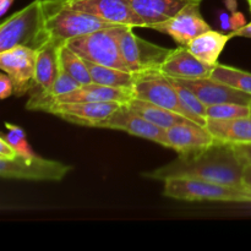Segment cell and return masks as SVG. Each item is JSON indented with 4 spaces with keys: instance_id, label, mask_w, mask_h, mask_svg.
Masks as SVG:
<instances>
[{
    "instance_id": "e0dca14e",
    "label": "cell",
    "mask_w": 251,
    "mask_h": 251,
    "mask_svg": "<svg viewBox=\"0 0 251 251\" xmlns=\"http://www.w3.org/2000/svg\"><path fill=\"white\" fill-rule=\"evenodd\" d=\"M215 66L207 65L199 60L188 47L179 46L172 49L159 70L169 77L176 78H203L210 77Z\"/></svg>"
},
{
    "instance_id": "4316f807",
    "label": "cell",
    "mask_w": 251,
    "mask_h": 251,
    "mask_svg": "<svg viewBox=\"0 0 251 251\" xmlns=\"http://www.w3.org/2000/svg\"><path fill=\"white\" fill-rule=\"evenodd\" d=\"M207 119H235V118L250 117V107L238 103H220L207 105L206 108Z\"/></svg>"
},
{
    "instance_id": "d4e9b609",
    "label": "cell",
    "mask_w": 251,
    "mask_h": 251,
    "mask_svg": "<svg viewBox=\"0 0 251 251\" xmlns=\"http://www.w3.org/2000/svg\"><path fill=\"white\" fill-rule=\"evenodd\" d=\"M210 77L251 95V73L218 63Z\"/></svg>"
},
{
    "instance_id": "ac0fdd59",
    "label": "cell",
    "mask_w": 251,
    "mask_h": 251,
    "mask_svg": "<svg viewBox=\"0 0 251 251\" xmlns=\"http://www.w3.org/2000/svg\"><path fill=\"white\" fill-rule=\"evenodd\" d=\"M144 27L152 28L176 16L188 4L198 0H127Z\"/></svg>"
},
{
    "instance_id": "d6986e66",
    "label": "cell",
    "mask_w": 251,
    "mask_h": 251,
    "mask_svg": "<svg viewBox=\"0 0 251 251\" xmlns=\"http://www.w3.org/2000/svg\"><path fill=\"white\" fill-rule=\"evenodd\" d=\"M206 127L216 140L230 145L251 144V117L207 119Z\"/></svg>"
},
{
    "instance_id": "d6a6232c",
    "label": "cell",
    "mask_w": 251,
    "mask_h": 251,
    "mask_svg": "<svg viewBox=\"0 0 251 251\" xmlns=\"http://www.w3.org/2000/svg\"><path fill=\"white\" fill-rule=\"evenodd\" d=\"M230 37H245V38H251V22L245 25L242 28L237 29V31L230 32Z\"/></svg>"
},
{
    "instance_id": "603a6c76",
    "label": "cell",
    "mask_w": 251,
    "mask_h": 251,
    "mask_svg": "<svg viewBox=\"0 0 251 251\" xmlns=\"http://www.w3.org/2000/svg\"><path fill=\"white\" fill-rule=\"evenodd\" d=\"M85 61L95 83L108 86V87L125 88V90H132L134 87L135 73L120 70V69L112 68V66L100 65V64L88 60Z\"/></svg>"
},
{
    "instance_id": "44dd1931",
    "label": "cell",
    "mask_w": 251,
    "mask_h": 251,
    "mask_svg": "<svg viewBox=\"0 0 251 251\" xmlns=\"http://www.w3.org/2000/svg\"><path fill=\"white\" fill-rule=\"evenodd\" d=\"M230 38L232 37L229 33L225 34L213 29H208L195 37L186 47L199 60L207 65L216 66L218 64L221 53Z\"/></svg>"
},
{
    "instance_id": "8fae6325",
    "label": "cell",
    "mask_w": 251,
    "mask_h": 251,
    "mask_svg": "<svg viewBox=\"0 0 251 251\" xmlns=\"http://www.w3.org/2000/svg\"><path fill=\"white\" fill-rule=\"evenodd\" d=\"M200 4L201 0L190 2L176 16L162 24L154 25L152 29L168 34L179 46L186 47L199 34L212 29L201 15Z\"/></svg>"
},
{
    "instance_id": "7a4b0ae2",
    "label": "cell",
    "mask_w": 251,
    "mask_h": 251,
    "mask_svg": "<svg viewBox=\"0 0 251 251\" xmlns=\"http://www.w3.org/2000/svg\"><path fill=\"white\" fill-rule=\"evenodd\" d=\"M46 29L49 37L59 43L98 29L117 26L88 12L75 9L68 0H42Z\"/></svg>"
},
{
    "instance_id": "30bf717a",
    "label": "cell",
    "mask_w": 251,
    "mask_h": 251,
    "mask_svg": "<svg viewBox=\"0 0 251 251\" xmlns=\"http://www.w3.org/2000/svg\"><path fill=\"white\" fill-rule=\"evenodd\" d=\"M123 103L115 102H77L54 103L44 112L56 115L71 124L98 127L102 122L110 117Z\"/></svg>"
},
{
    "instance_id": "4dcf8cb0",
    "label": "cell",
    "mask_w": 251,
    "mask_h": 251,
    "mask_svg": "<svg viewBox=\"0 0 251 251\" xmlns=\"http://www.w3.org/2000/svg\"><path fill=\"white\" fill-rule=\"evenodd\" d=\"M230 22H232V32L237 31V29L242 28L247 25L245 16L239 11H234L230 14Z\"/></svg>"
},
{
    "instance_id": "277c9868",
    "label": "cell",
    "mask_w": 251,
    "mask_h": 251,
    "mask_svg": "<svg viewBox=\"0 0 251 251\" xmlns=\"http://www.w3.org/2000/svg\"><path fill=\"white\" fill-rule=\"evenodd\" d=\"M163 195L188 202H251V189L248 186H230L194 178L166 179Z\"/></svg>"
},
{
    "instance_id": "cb8c5ba5",
    "label": "cell",
    "mask_w": 251,
    "mask_h": 251,
    "mask_svg": "<svg viewBox=\"0 0 251 251\" xmlns=\"http://www.w3.org/2000/svg\"><path fill=\"white\" fill-rule=\"evenodd\" d=\"M59 61H60L61 68L69 75L73 76L76 81H78L81 85L93 83L90 70H88L87 65H86L85 59H82L73 49L69 48L66 43H63L60 48H59Z\"/></svg>"
},
{
    "instance_id": "6da1fadb",
    "label": "cell",
    "mask_w": 251,
    "mask_h": 251,
    "mask_svg": "<svg viewBox=\"0 0 251 251\" xmlns=\"http://www.w3.org/2000/svg\"><path fill=\"white\" fill-rule=\"evenodd\" d=\"M247 162L234 145L216 140L211 146L179 153L176 159L154 171L146 172V178L164 181L169 178H194L230 186H245Z\"/></svg>"
},
{
    "instance_id": "7c38bea8",
    "label": "cell",
    "mask_w": 251,
    "mask_h": 251,
    "mask_svg": "<svg viewBox=\"0 0 251 251\" xmlns=\"http://www.w3.org/2000/svg\"><path fill=\"white\" fill-rule=\"evenodd\" d=\"M98 127L125 131L134 136L150 140L167 147L166 129L157 126L137 113L132 112L126 104H122L108 119L102 122Z\"/></svg>"
},
{
    "instance_id": "ffe728a7",
    "label": "cell",
    "mask_w": 251,
    "mask_h": 251,
    "mask_svg": "<svg viewBox=\"0 0 251 251\" xmlns=\"http://www.w3.org/2000/svg\"><path fill=\"white\" fill-rule=\"evenodd\" d=\"M63 43L49 41L41 48L37 49L36 59V85L41 91H48L53 86L59 70V48Z\"/></svg>"
},
{
    "instance_id": "ba28073f",
    "label": "cell",
    "mask_w": 251,
    "mask_h": 251,
    "mask_svg": "<svg viewBox=\"0 0 251 251\" xmlns=\"http://www.w3.org/2000/svg\"><path fill=\"white\" fill-rule=\"evenodd\" d=\"M73 167L59 161L47 159L37 154L26 158L17 156L11 161L0 159V174L4 179H22L34 181H60Z\"/></svg>"
},
{
    "instance_id": "484cf974",
    "label": "cell",
    "mask_w": 251,
    "mask_h": 251,
    "mask_svg": "<svg viewBox=\"0 0 251 251\" xmlns=\"http://www.w3.org/2000/svg\"><path fill=\"white\" fill-rule=\"evenodd\" d=\"M171 80L174 83V86H176V90L178 92L181 105L185 109V112L188 113L190 120H193L196 124L201 125V126H206V122H207L206 108L207 107L199 100V97L193 91L186 88L185 86L178 83L176 81H174L172 77Z\"/></svg>"
},
{
    "instance_id": "4fadbf2b",
    "label": "cell",
    "mask_w": 251,
    "mask_h": 251,
    "mask_svg": "<svg viewBox=\"0 0 251 251\" xmlns=\"http://www.w3.org/2000/svg\"><path fill=\"white\" fill-rule=\"evenodd\" d=\"M172 78L193 91L206 107L220 103H238L249 105L251 102V95L249 93L237 90L221 81L213 80L212 77Z\"/></svg>"
},
{
    "instance_id": "1f68e13d",
    "label": "cell",
    "mask_w": 251,
    "mask_h": 251,
    "mask_svg": "<svg viewBox=\"0 0 251 251\" xmlns=\"http://www.w3.org/2000/svg\"><path fill=\"white\" fill-rule=\"evenodd\" d=\"M238 153L244 158L247 164H251V144L247 145H234Z\"/></svg>"
},
{
    "instance_id": "8992f818",
    "label": "cell",
    "mask_w": 251,
    "mask_h": 251,
    "mask_svg": "<svg viewBox=\"0 0 251 251\" xmlns=\"http://www.w3.org/2000/svg\"><path fill=\"white\" fill-rule=\"evenodd\" d=\"M134 27L117 25L115 34L124 61L132 73L159 70L172 49L163 48L140 38L132 31Z\"/></svg>"
},
{
    "instance_id": "7402d4cb",
    "label": "cell",
    "mask_w": 251,
    "mask_h": 251,
    "mask_svg": "<svg viewBox=\"0 0 251 251\" xmlns=\"http://www.w3.org/2000/svg\"><path fill=\"white\" fill-rule=\"evenodd\" d=\"M126 105L132 112L137 113L146 120L153 123L157 126L163 127V129H169L173 125L180 124V123L191 122L190 119L178 114V113L172 112V110L159 107V105L152 104L146 100H139V98L134 97L126 103Z\"/></svg>"
},
{
    "instance_id": "f1b7e54d",
    "label": "cell",
    "mask_w": 251,
    "mask_h": 251,
    "mask_svg": "<svg viewBox=\"0 0 251 251\" xmlns=\"http://www.w3.org/2000/svg\"><path fill=\"white\" fill-rule=\"evenodd\" d=\"M19 156L16 150L1 136L0 139V159L1 161H11V159H15Z\"/></svg>"
},
{
    "instance_id": "9a60e30c",
    "label": "cell",
    "mask_w": 251,
    "mask_h": 251,
    "mask_svg": "<svg viewBox=\"0 0 251 251\" xmlns=\"http://www.w3.org/2000/svg\"><path fill=\"white\" fill-rule=\"evenodd\" d=\"M167 147L178 153L196 151L211 146L216 141L206 126L194 122L180 123L166 129Z\"/></svg>"
},
{
    "instance_id": "f546056e",
    "label": "cell",
    "mask_w": 251,
    "mask_h": 251,
    "mask_svg": "<svg viewBox=\"0 0 251 251\" xmlns=\"http://www.w3.org/2000/svg\"><path fill=\"white\" fill-rule=\"evenodd\" d=\"M14 93V85H12L11 78L9 77L6 73L0 75V98L5 100V98L10 97Z\"/></svg>"
},
{
    "instance_id": "836d02e7",
    "label": "cell",
    "mask_w": 251,
    "mask_h": 251,
    "mask_svg": "<svg viewBox=\"0 0 251 251\" xmlns=\"http://www.w3.org/2000/svg\"><path fill=\"white\" fill-rule=\"evenodd\" d=\"M221 26L225 31H232V22H230V14L228 12H221L220 14Z\"/></svg>"
},
{
    "instance_id": "74e56055",
    "label": "cell",
    "mask_w": 251,
    "mask_h": 251,
    "mask_svg": "<svg viewBox=\"0 0 251 251\" xmlns=\"http://www.w3.org/2000/svg\"><path fill=\"white\" fill-rule=\"evenodd\" d=\"M248 2H249V7H250V11H251V0H248Z\"/></svg>"
},
{
    "instance_id": "5b68a950",
    "label": "cell",
    "mask_w": 251,
    "mask_h": 251,
    "mask_svg": "<svg viewBox=\"0 0 251 251\" xmlns=\"http://www.w3.org/2000/svg\"><path fill=\"white\" fill-rule=\"evenodd\" d=\"M66 44L85 60L100 65L112 66L120 70L131 71L123 59L115 34V26L76 37L66 42Z\"/></svg>"
},
{
    "instance_id": "9c48e42d",
    "label": "cell",
    "mask_w": 251,
    "mask_h": 251,
    "mask_svg": "<svg viewBox=\"0 0 251 251\" xmlns=\"http://www.w3.org/2000/svg\"><path fill=\"white\" fill-rule=\"evenodd\" d=\"M37 50L27 47H15L0 51V68L9 75L14 85V95L25 96L36 85Z\"/></svg>"
},
{
    "instance_id": "5bb4252c",
    "label": "cell",
    "mask_w": 251,
    "mask_h": 251,
    "mask_svg": "<svg viewBox=\"0 0 251 251\" xmlns=\"http://www.w3.org/2000/svg\"><path fill=\"white\" fill-rule=\"evenodd\" d=\"M75 9L88 12L113 25L144 27L141 20L135 15L127 0H68Z\"/></svg>"
},
{
    "instance_id": "e575fe53",
    "label": "cell",
    "mask_w": 251,
    "mask_h": 251,
    "mask_svg": "<svg viewBox=\"0 0 251 251\" xmlns=\"http://www.w3.org/2000/svg\"><path fill=\"white\" fill-rule=\"evenodd\" d=\"M12 2H14V0H0V16H5Z\"/></svg>"
},
{
    "instance_id": "3957f363",
    "label": "cell",
    "mask_w": 251,
    "mask_h": 251,
    "mask_svg": "<svg viewBox=\"0 0 251 251\" xmlns=\"http://www.w3.org/2000/svg\"><path fill=\"white\" fill-rule=\"evenodd\" d=\"M51 41L46 29L42 0H33L0 25V51L15 47L37 50Z\"/></svg>"
},
{
    "instance_id": "52a82bcc",
    "label": "cell",
    "mask_w": 251,
    "mask_h": 251,
    "mask_svg": "<svg viewBox=\"0 0 251 251\" xmlns=\"http://www.w3.org/2000/svg\"><path fill=\"white\" fill-rule=\"evenodd\" d=\"M132 92H134L135 98L163 107L190 119L188 113L181 105L176 86L172 82L171 77L162 73L161 70L135 73Z\"/></svg>"
},
{
    "instance_id": "83f0119b",
    "label": "cell",
    "mask_w": 251,
    "mask_h": 251,
    "mask_svg": "<svg viewBox=\"0 0 251 251\" xmlns=\"http://www.w3.org/2000/svg\"><path fill=\"white\" fill-rule=\"evenodd\" d=\"M5 127H6V134L2 135L5 140L14 147L17 151V153L22 157H26V158H29V157L34 156L33 150L29 146L28 141H27L26 132L22 127L17 126V125L10 124V123H5Z\"/></svg>"
},
{
    "instance_id": "8d00e7d4",
    "label": "cell",
    "mask_w": 251,
    "mask_h": 251,
    "mask_svg": "<svg viewBox=\"0 0 251 251\" xmlns=\"http://www.w3.org/2000/svg\"><path fill=\"white\" fill-rule=\"evenodd\" d=\"M225 2H226V6L229 9L230 14L234 11H237V1H235V0H226Z\"/></svg>"
},
{
    "instance_id": "2e32d148",
    "label": "cell",
    "mask_w": 251,
    "mask_h": 251,
    "mask_svg": "<svg viewBox=\"0 0 251 251\" xmlns=\"http://www.w3.org/2000/svg\"><path fill=\"white\" fill-rule=\"evenodd\" d=\"M134 98L132 90L125 88H114L108 86L98 85V83H90L82 85L77 90L73 91L66 95L59 96L54 100H49L42 107V112L46 110L47 107L54 103H77V102H115L126 104L130 100Z\"/></svg>"
},
{
    "instance_id": "d590c367",
    "label": "cell",
    "mask_w": 251,
    "mask_h": 251,
    "mask_svg": "<svg viewBox=\"0 0 251 251\" xmlns=\"http://www.w3.org/2000/svg\"><path fill=\"white\" fill-rule=\"evenodd\" d=\"M244 184L245 186L251 189V164H247L244 171Z\"/></svg>"
},
{
    "instance_id": "f35d334b",
    "label": "cell",
    "mask_w": 251,
    "mask_h": 251,
    "mask_svg": "<svg viewBox=\"0 0 251 251\" xmlns=\"http://www.w3.org/2000/svg\"><path fill=\"white\" fill-rule=\"evenodd\" d=\"M249 107H250V117H251V102H250V104H249Z\"/></svg>"
}]
</instances>
